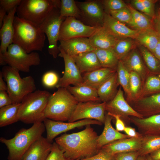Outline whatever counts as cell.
<instances>
[{"instance_id":"1","label":"cell","mask_w":160,"mask_h":160,"mask_svg":"<svg viewBox=\"0 0 160 160\" xmlns=\"http://www.w3.org/2000/svg\"><path fill=\"white\" fill-rule=\"evenodd\" d=\"M90 125H86L81 131L65 133L55 138V143L67 159H81L93 156L99 151L100 149L97 143L98 136Z\"/></svg>"},{"instance_id":"2","label":"cell","mask_w":160,"mask_h":160,"mask_svg":"<svg viewBox=\"0 0 160 160\" xmlns=\"http://www.w3.org/2000/svg\"><path fill=\"white\" fill-rule=\"evenodd\" d=\"M13 25V44L19 46L28 53L42 51L46 36L39 25L17 16L15 17Z\"/></svg>"},{"instance_id":"3","label":"cell","mask_w":160,"mask_h":160,"mask_svg":"<svg viewBox=\"0 0 160 160\" xmlns=\"http://www.w3.org/2000/svg\"><path fill=\"white\" fill-rule=\"evenodd\" d=\"M45 129L43 122H39L28 129H21L11 139L1 137L0 142L8 150V160H20L31 145L42 136Z\"/></svg>"},{"instance_id":"4","label":"cell","mask_w":160,"mask_h":160,"mask_svg":"<svg viewBox=\"0 0 160 160\" xmlns=\"http://www.w3.org/2000/svg\"><path fill=\"white\" fill-rule=\"evenodd\" d=\"M57 89L49 98L44 116L54 121H68L79 102L67 88Z\"/></svg>"},{"instance_id":"5","label":"cell","mask_w":160,"mask_h":160,"mask_svg":"<svg viewBox=\"0 0 160 160\" xmlns=\"http://www.w3.org/2000/svg\"><path fill=\"white\" fill-rule=\"evenodd\" d=\"M51 94L38 90L26 95L20 103L18 113L19 121L27 124L43 122L44 111Z\"/></svg>"},{"instance_id":"6","label":"cell","mask_w":160,"mask_h":160,"mask_svg":"<svg viewBox=\"0 0 160 160\" xmlns=\"http://www.w3.org/2000/svg\"><path fill=\"white\" fill-rule=\"evenodd\" d=\"M1 71L13 103H21L26 95L36 90L35 81L32 76L22 78L18 70L9 65L4 66Z\"/></svg>"},{"instance_id":"7","label":"cell","mask_w":160,"mask_h":160,"mask_svg":"<svg viewBox=\"0 0 160 160\" xmlns=\"http://www.w3.org/2000/svg\"><path fill=\"white\" fill-rule=\"evenodd\" d=\"M40 61L38 52L28 53L21 47L13 43L8 47L5 52H0V65L7 64L19 71L28 72L31 66L39 65Z\"/></svg>"},{"instance_id":"8","label":"cell","mask_w":160,"mask_h":160,"mask_svg":"<svg viewBox=\"0 0 160 160\" xmlns=\"http://www.w3.org/2000/svg\"><path fill=\"white\" fill-rule=\"evenodd\" d=\"M54 8L52 0H21L16 13L18 17L39 26Z\"/></svg>"},{"instance_id":"9","label":"cell","mask_w":160,"mask_h":160,"mask_svg":"<svg viewBox=\"0 0 160 160\" xmlns=\"http://www.w3.org/2000/svg\"><path fill=\"white\" fill-rule=\"evenodd\" d=\"M65 18L60 17L59 9L54 8L39 26L41 30L46 35L48 38L49 53L55 58H57L60 53L57 42L59 41L61 25Z\"/></svg>"},{"instance_id":"10","label":"cell","mask_w":160,"mask_h":160,"mask_svg":"<svg viewBox=\"0 0 160 160\" xmlns=\"http://www.w3.org/2000/svg\"><path fill=\"white\" fill-rule=\"evenodd\" d=\"M106 103L94 102L78 103L68 121L88 119L95 120L104 124Z\"/></svg>"},{"instance_id":"11","label":"cell","mask_w":160,"mask_h":160,"mask_svg":"<svg viewBox=\"0 0 160 160\" xmlns=\"http://www.w3.org/2000/svg\"><path fill=\"white\" fill-rule=\"evenodd\" d=\"M97 26L85 25L75 17H67L61 25L59 41L77 37L89 38L96 30Z\"/></svg>"},{"instance_id":"12","label":"cell","mask_w":160,"mask_h":160,"mask_svg":"<svg viewBox=\"0 0 160 160\" xmlns=\"http://www.w3.org/2000/svg\"><path fill=\"white\" fill-rule=\"evenodd\" d=\"M105 111L111 114L119 115L125 124L130 123V117L143 118L137 112L125 99L124 92L120 87L114 97L106 103Z\"/></svg>"},{"instance_id":"13","label":"cell","mask_w":160,"mask_h":160,"mask_svg":"<svg viewBox=\"0 0 160 160\" xmlns=\"http://www.w3.org/2000/svg\"><path fill=\"white\" fill-rule=\"evenodd\" d=\"M43 122L47 132L46 138L51 143L53 140L60 134L75 128L86 126L89 124L99 125L103 124L101 122L98 121L88 119L73 122H64L45 118Z\"/></svg>"},{"instance_id":"14","label":"cell","mask_w":160,"mask_h":160,"mask_svg":"<svg viewBox=\"0 0 160 160\" xmlns=\"http://www.w3.org/2000/svg\"><path fill=\"white\" fill-rule=\"evenodd\" d=\"M58 48L60 53L58 56L64 60L65 70L55 87L67 88L71 84L76 86L82 84V76L72 57L59 47Z\"/></svg>"},{"instance_id":"15","label":"cell","mask_w":160,"mask_h":160,"mask_svg":"<svg viewBox=\"0 0 160 160\" xmlns=\"http://www.w3.org/2000/svg\"><path fill=\"white\" fill-rule=\"evenodd\" d=\"M129 104L143 118L160 114V93L142 97Z\"/></svg>"},{"instance_id":"16","label":"cell","mask_w":160,"mask_h":160,"mask_svg":"<svg viewBox=\"0 0 160 160\" xmlns=\"http://www.w3.org/2000/svg\"><path fill=\"white\" fill-rule=\"evenodd\" d=\"M107 31L118 39L131 38L135 39L139 31L131 29L125 24L111 16L104 13L102 25Z\"/></svg>"},{"instance_id":"17","label":"cell","mask_w":160,"mask_h":160,"mask_svg":"<svg viewBox=\"0 0 160 160\" xmlns=\"http://www.w3.org/2000/svg\"><path fill=\"white\" fill-rule=\"evenodd\" d=\"M143 137L119 140L103 146L101 149L113 156L119 153L138 151L141 148Z\"/></svg>"},{"instance_id":"18","label":"cell","mask_w":160,"mask_h":160,"mask_svg":"<svg viewBox=\"0 0 160 160\" xmlns=\"http://www.w3.org/2000/svg\"><path fill=\"white\" fill-rule=\"evenodd\" d=\"M130 120L143 136L160 137V114L143 118L130 116Z\"/></svg>"},{"instance_id":"19","label":"cell","mask_w":160,"mask_h":160,"mask_svg":"<svg viewBox=\"0 0 160 160\" xmlns=\"http://www.w3.org/2000/svg\"><path fill=\"white\" fill-rule=\"evenodd\" d=\"M121 60L129 72H135L140 76L143 85L150 72L146 67L139 52L135 48Z\"/></svg>"},{"instance_id":"20","label":"cell","mask_w":160,"mask_h":160,"mask_svg":"<svg viewBox=\"0 0 160 160\" xmlns=\"http://www.w3.org/2000/svg\"><path fill=\"white\" fill-rule=\"evenodd\" d=\"M52 145L46 138L42 136L31 145L20 160H45Z\"/></svg>"},{"instance_id":"21","label":"cell","mask_w":160,"mask_h":160,"mask_svg":"<svg viewBox=\"0 0 160 160\" xmlns=\"http://www.w3.org/2000/svg\"><path fill=\"white\" fill-rule=\"evenodd\" d=\"M59 41L60 44L58 47L71 57L95 49L88 38L77 37Z\"/></svg>"},{"instance_id":"22","label":"cell","mask_w":160,"mask_h":160,"mask_svg":"<svg viewBox=\"0 0 160 160\" xmlns=\"http://www.w3.org/2000/svg\"><path fill=\"white\" fill-rule=\"evenodd\" d=\"M17 7L9 11L6 15L1 28L0 52L3 54L7 51L8 47L12 44L14 34V21Z\"/></svg>"},{"instance_id":"23","label":"cell","mask_w":160,"mask_h":160,"mask_svg":"<svg viewBox=\"0 0 160 160\" xmlns=\"http://www.w3.org/2000/svg\"><path fill=\"white\" fill-rule=\"evenodd\" d=\"M88 38L94 48L105 49H113L119 39L102 25H98L96 30Z\"/></svg>"},{"instance_id":"24","label":"cell","mask_w":160,"mask_h":160,"mask_svg":"<svg viewBox=\"0 0 160 160\" xmlns=\"http://www.w3.org/2000/svg\"><path fill=\"white\" fill-rule=\"evenodd\" d=\"M113 119H114L107 113L105 114L104 128L97 139V145L100 149L103 146L116 140L130 138L126 134L121 133L113 128L111 123Z\"/></svg>"},{"instance_id":"25","label":"cell","mask_w":160,"mask_h":160,"mask_svg":"<svg viewBox=\"0 0 160 160\" xmlns=\"http://www.w3.org/2000/svg\"><path fill=\"white\" fill-rule=\"evenodd\" d=\"M116 72L111 68H101L84 74L82 84L97 89Z\"/></svg>"},{"instance_id":"26","label":"cell","mask_w":160,"mask_h":160,"mask_svg":"<svg viewBox=\"0 0 160 160\" xmlns=\"http://www.w3.org/2000/svg\"><path fill=\"white\" fill-rule=\"evenodd\" d=\"M72 57L81 74L102 68L94 50Z\"/></svg>"},{"instance_id":"27","label":"cell","mask_w":160,"mask_h":160,"mask_svg":"<svg viewBox=\"0 0 160 160\" xmlns=\"http://www.w3.org/2000/svg\"><path fill=\"white\" fill-rule=\"evenodd\" d=\"M79 103L94 102L101 103L97 89L82 84L67 88Z\"/></svg>"},{"instance_id":"28","label":"cell","mask_w":160,"mask_h":160,"mask_svg":"<svg viewBox=\"0 0 160 160\" xmlns=\"http://www.w3.org/2000/svg\"><path fill=\"white\" fill-rule=\"evenodd\" d=\"M119 85L116 71L97 89L101 102L107 103L112 100L118 92L117 88Z\"/></svg>"},{"instance_id":"29","label":"cell","mask_w":160,"mask_h":160,"mask_svg":"<svg viewBox=\"0 0 160 160\" xmlns=\"http://www.w3.org/2000/svg\"><path fill=\"white\" fill-rule=\"evenodd\" d=\"M132 16L130 26L134 29L140 31L154 28V19L137 10L131 5H127Z\"/></svg>"},{"instance_id":"30","label":"cell","mask_w":160,"mask_h":160,"mask_svg":"<svg viewBox=\"0 0 160 160\" xmlns=\"http://www.w3.org/2000/svg\"><path fill=\"white\" fill-rule=\"evenodd\" d=\"M139 31L135 38L137 43L144 46L153 53L160 37L155 28Z\"/></svg>"},{"instance_id":"31","label":"cell","mask_w":160,"mask_h":160,"mask_svg":"<svg viewBox=\"0 0 160 160\" xmlns=\"http://www.w3.org/2000/svg\"><path fill=\"white\" fill-rule=\"evenodd\" d=\"M94 51L102 67L116 70L119 60L113 49L95 48Z\"/></svg>"},{"instance_id":"32","label":"cell","mask_w":160,"mask_h":160,"mask_svg":"<svg viewBox=\"0 0 160 160\" xmlns=\"http://www.w3.org/2000/svg\"><path fill=\"white\" fill-rule=\"evenodd\" d=\"M20 103H12L0 108V127L6 126L19 121L18 113Z\"/></svg>"},{"instance_id":"33","label":"cell","mask_w":160,"mask_h":160,"mask_svg":"<svg viewBox=\"0 0 160 160\" xmlns=\"http://www.w3.org/2000/svg\"><path fill=\"white\" fill-rule=\"evenodd\" d=\"M137 44L139 52L150 73L160 75V60L146 48Z\"/></svg>"},{"instance_id":"34","label":"cell","mask_w":160,"mask_h":160,"mask_svg":"<svg viewBox=\"0 0 160 160\" xmlns=\"http://www.w3.org/2000/svg\"><path fill=\"white\" fill-rule=\"evenodd\" d=\"M159 93H160V75L149 73L144 83L138 99Z\"/></svg>"},{"instance_id":"35","label":"cell","mask_w":160,"mask_h":160,"mask_svg":"<svg viewBox=\"0 0 160 160\" xmlns=\"http://www.w3.org/2000/svg\"><path fill=\"white\" fill-rule=\"evenodd\" d=\"M80 8L87 17L102 24L104 13L99 4L96 1H88L80 3Z\"/></svg>"},{"instance_id":"36","label":"cell","mask_w":160,"mask_h":160,"mask_svg":"<svg viewBox=\"0 0 160 160\" xmlns=\"http://www.w3.org/2000/svg\"><path fill=\"white\" fill-rule=\"evenodd\" d=\"M129 73V95L126 100L129 104L138 99L143 85L141 79L137 73L133 71Z\"/></svg>"},{"instance_id":"37","label":"cell","mask_w":160,"mask_h":160,"mask_svg":"<svg viewBox=\"0 0 160 160\" xmlns=\"http://www.w3.org/2000/svg\"><path fill=\"white\" fill-rule=\"evenodd\" d=\"M136 44L131 38L119 39L113 49L119 60H122L132 49L135 48Z\"/></svg>"},{"instance_id":"38","label":"cell","mask_w":160,"mask_h":160,"mask_svg":"<svg viewBox=\"0 0 160 160\" xmlns=\"http://www.w3.org/2000/svg\"><path fill=\"white\" fill-rule=\"evenodd\" d=\"M158 1L156 0H133L131 5L139 12L153 19L156 17L155 11V4Z\"/></svg>"},{"instance_id":"39","label":"cell","mask_w":160,"mask_h":160,"mask_svg":"<svg viewBox=\"0 0 160 160\" xmlns=\"http://www.w3.org/2000/svg\"><path fill=\"white\" fill-rule=\"evenodd\" d=\"M160 148V137L143 136L140 156H146Z\"/></svg>"},{"instance_id":"40","label":"cell","mask_w":160,"mask_h":160,"mask_svg":"<svg viewBox=\"0 0 160 160\" xmlns=\"http://www.w3.org/2000/svg\"><path fill=\"white\" fill-rule=\"evenodd\" d=\"M79 11L73 0H61L60 9V17L76 18L79 16Z\"/></svg>"},{"instance_id":"41","label":"cell","mask_w":160,"mask_h":160,"mask_svg":"<svg viewBox=\"0 0 160 160\" xmlns=\"http://www.w3.org/2000/svg\"><path fill=\"white\" fill-rule=\"evenodd\" d=\"M116 71L119 84L123 89L127 98L129 95L130 73L121 60L119 61Z\"/></svg>"},{"instance_id":"42","label":"cell","mask_w":160,"mask_h":160,"mask_svg":"<svg viewBox=\"0 0 160 160\" xmlns=\"http://www.w3.org/2000/svg\"><path fill=\"white\" fill-rule=\"evenodd\" d=\"M109 14L115 19L123 23H126L129 25L132 21L131 13L127 7L121 9L109 11Z\"/></svg>"},{"instance_id":"43","label":"cell","mask_w":160,"mask_h":160,"mask_svg":"<svg viewBox=\"0 0 160 160\" xmlns=\"http://www.w3.org/2000/svg\"><path fill=\"white\" fill-rule=\"evenodd\" d=\"M60 79L57 74L53 71H49L43 75L41 81L43 85L46 87L52 88L56 87Z\"/></svg>"},{"instance_id":"44","label":"cell","mask_w":160,"mask_h":160,"mask_svg":"<svg viewBox=\"0 0 160 160\" xmlns=\"http://www.w3.org/2000/svg\"><path fill=\"white\" fill-rule=\"evenodd\" d=\"M45 160H70L65 156L63 151L55 143H52L51 151Z\"/></svg>"},{"instance_id":"45","label":"cell","mask_w":160,"mask_h":160,"mask_svg":"<svg viewBox=\"0 0 160 160\" xmlns=\"http://www.w3.org/2000/svg\"><path fill=\"white\" fill-rule=\"evenodd\" d=\"M103 2L104 7L108 11L117 10L127 7V5L121 0H106Z\"/></svg>"},{"instance_id":"46","label":"cell","mask_w":160,"mask_h":160,"mask_svg":"<svg viewBox=\"0 0 160 160\" xmlns=\"http://www.w3.org/2000/svg\"><path fill=\"white\" fill-rule=\"evenodd\" d=\"M78 160H115L113 156L101 149L96 154L92 156Z\"/></svg>"},{"instance_id":"47","label":"cell","mask_w":160,"mask_h":160,"mask_svg":"<svg viewBox=\"0 0 160 160\" xmlns=\"http://www.w3.org/2000/svg\"><path fill=\"white\" fill-rule=\"evenodd\" d=\"M21 1V0H0V6L8 13L17 7Z\"/></svg>"},{"instance_id":"48","label":"cell","mask_w":160,"mask_h":160,"mask_svg":"<svg viewBox=\"0 0 160 160\" xmlns=\"http://www.w3.org/2000/svg\"><path fill=\"white\" fill-rule=\"evenodd\" d=\"M138 151L117 154L115 156V160H136L140 156Z\"/></svg>"},{"instance_id":"49","label":"cell","mask_w":160,"mask_h":160,"mask_svg":"<svg viewBox=\"0 0 160 160\" xmlns=\"http://www.w3.org/2000/svg\"><path fill=\"white\" fill-rule=\"evenodd\" d=\"M12 103L7 91H0V108Z\"/></svg>"},{"instance_id":"50","label":"cell","mask_w":160,"mask_h":160,"mask_svg":"<svg viewBox=\"0 0 160 160\" xmlns=\"http://www.w3.org/2000/svg\"><path fill=\"white\" fill-rule=\"evenodd\" d=\"M107 113L115 119L116 130L119 132L124 131L126 126L121 116L119 115L112 114L108 112Z\"/></svg>"},{"instance_id":"51","label":"cell","mask_w":160,"mask_h":160,"mask_svg":"<svg viewBox=\"0 0 160 160\" xmlns=\"http://www.w3.org/2000/svg\"><path fill=\"white\" fill-rule=\"evenodd\" d=\"M124 131L130 137H139L143 136L138 132H137L135 128L130 127L126 126Z\"/></svg>"},{"instance_id":"52","label":"cell","mask_w":160,"mask_h":160,"mask_svg":"<svg viewBox=\"0 0 160 160\" xmlns=\"http://www.w3.org/2000/svg\"><path fill=\"white\" fill-rule=\"evenodd\" d=\"M2 73L0 72V91H6L7 90V84L4 81Z\"/></svg>"},{"instance_id":"53","label":"cell","mask_w":160,"mask_h":160,"mask_svg":"<svg viewBox=\"0 0 160 160\" xmlns=\"http://www.w3.org/2000/svg\"><path fill=\"white\" fill-rule=\"evenodd\" d=\"M153 54L160 60V38L154 49Z\"/></svg>"},{"instance_id":"54","label":"cell","mask_w":160,"mask_h":160,"mask_svg":"<svg viewBox=\"0 0 160 160\" xmlns=\"http://www.w3.org/2000/svg\"><path fill=\"white\" fill-rule=\"evenodd\" d=\"M154 28L160 37V20L156 17L154 19Z\"/></svg>"},{"instance_id":"55","label":"cell","mask_w":160,"mask_h":160,"mask_svg":"<svg viewBox=\"0 0 160 160\" xmlns=\"http://www.w3.org/2000/svg\"><path fill=\"white\" fill-rule=\"evenodd\" d=\"M7 12L1 7L0 6V27H1L4 18Z\"/></svg>"},{"instance_id":"56","label":"cell","mask_w":160,"mask_h":160,"mask_svg":"<svg viewBox=\"0 0 160 160\" xmlns=\"http://www.w3.org/2000/svg\"><path fill=\"white\" fill-rule=\"evenodd\" d=\"M149 155L153 160H160V148Z\"/></svg>"},{"instance_id":"57","label":"cell","mask_w":160,"mask_h":160,"mask_svg":"<svg viewBox=\"0 0 160 160\" xmlns=\"http://www.w3.org/2000/svg\"><path fill=\"white\" fill-rule=\"evenodd\" d=\"M136 160H146V156H140Z\"/></svg>"},{"instance_id":"58","label":"cell","mask_w":160,"mask_h":160,"mask_svg":"<svg viewBox=\"0 0 160 160\" xmlns=\"http://www.w3.org/2000/svg\"><path fill=\"white\" fill-rule=\"evenodd\" d=\"M146 160H153L149 154L146 155Z\"/></svg>"},{"instance_id":"59","label":"cell","mask_w":160,"mask_h":160,"mask_svg":"<svg viewBox=\"0 0 160 160\" xmlns=\"http://www.w3.org/2000/svg\"><path fill=\"white\" fill-rule=\"evenodd\" d=\"M156 15V17L160 20V8L158 11V13Z\"/></svg>"},{"instance_id":"60","label":"cell","mask_w":160,"mask_h":160,"mask_svg":"<svg viewBox=\"0 0 160 160\" xmlns=\"http://www.w3.org/2000/svg\"><path fill=\"white\" fill-rule=\"evenodd\" d=\"M159 4H160V1H159Z\"/></svg>"}]
</instances>
